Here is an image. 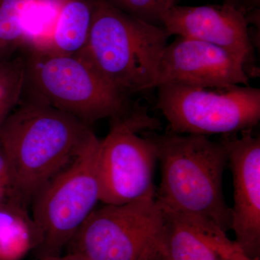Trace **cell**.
Listing matches in <instances>:
<instances>
[{"instance_id":"1","label":"cell","mask_w":260,"mask_h":260,"mask_svg":"<svg viewBox=\"0 0 260 260\" xmlns=\"http://www.w3.org/2000/svg\"><path fill=\"white\" fill-rule=\"evenodd\" d=\"M95 135L68 113L30 99L18 104L0 127V149L27 209Z\"/></svg>"},{"instance_id":"2","label":"cell","mask_w":260,"mask_h":260,"mask_svg":"<svg viewBox=\"0 0 260 260\" xmlns=\"http://www.w3.org/2000/svg\"><path fill=\"white\" fill-rule=\"evenodd\" d=\"M156 147L161 180L155 201L162 210L210 222L227 232L232 211L224 198L225 147L203 135L145 132Z\"/></svg>"},{"instance_id":"3","label":"cell","mask_w":260,"mask_h":260,"mask_svg":"<svg viewBox=\"0 0 260 260\" xmlns=\"http://www.w3.org/2000/svg\"><path fill=\"white\" fill-rule=\"evenodd\" d=\"M171 36L164 26L127 14L107 0H93L88 42L76 55L130 97L156 88L160 58Z\"/></svg>"},{"instance_id":"4","label":"cell","mask_w":260,"mask_h":260,"mask_svg":"<svg viewBox=\"0 0 260 260\" xmlns=\"http://www.w3.org/2000/svg\"><path fill=\"white\" fill-rule=\"evenodd\" d=\"M25 90L30 100L75 116L91 125L125 119L142 106L113 86L78 55L29 53Z\"/></svg>"},{"instance_id":"5","label":"cell","mask_w":260,"mask_h":260,"mask_svg":"<svg viewBox=\"0 0 260 260\" xmlns=\"http://www.w3.org/2000/svg\"><path fill=\"white\" fill-rule=\"evenodd\" d=\"M94 135L73 161L32 200V220L39 233V257L59 255L100 202Z\"/></svg>"},{"instance_id":"6","label":"cell","mask_w":260,"mask_h":260,"mask_svg":"<svg viewBox=\"0 0 260 260\" xmlns=\"http://www.w3.org/2000/svg\"><path fill=\"white\" fill-rule=\"evenodd\" d=\"M156 88L157 107L172 133L237 134L260 121V89L250 85L219 90L164 84Z\"/></svg>"},{"instance_id":"7","label":"cell","mask_w":260,"mask_h":260,"mask_svg":"<svg viewBox=\"0 0 260 260\" xmlns=\"http://www.w3.org/2000/svg\"><path fill=\"white\" fill-rule=\"evenodd\" d=\"M162 225L155 198L104 205L80 228L70 243L71 251L86 260H142L158 254Z\"/></svg>"},{"instance_id":"8","label":"cell","mask_w":260,"mask_h":260,"mask_svg":"<svg viewBox=\"0 0 260 260\" xmlns=\"http://www.w3.org/2000/svg\"><path fill=\"white\" fill-rule=\"evenodd\" d=\"M151 129L150 121L140 116L111 121L110 131L100 140L97 153L100 202L104 205L155 198L156 147L145 133Z\"/></svg>"},{"instance_id":"9","label":"cell","mask_w":260,"mask_h":260,"mask_svg":"<svg viewBox=\"0 0 260 260\" xmlns=\"http://www.w3.org/2000/svg\"><path fill=\"white\" fill-rule=\"evenodd\" d=\"M164 84L222 90L249 85V76L242 61L229 51L177 37L160 58L156 88Z\"/></svg>"},{"instance_id":"10","label":"cell","mask_w":260,"mask_h":260,"mask_svg":"<svg viewBox=\"0 0 260 260\" xmlns=\"http://www.w3.org/2000/svg\"><path fill=\"white\" fill-rule=\"evenodd\" d=\"M234 184L231 229L246 255L260 256V138L252 129L221 135Z\"/></svg>"},{"instance_id":"11","label":"cell","mask_w":260,"mask_h":260,"mask_svg":"<svg viewBox=\"0 0 260 260\" xmlns=\"http://www.w3.org/2000/svg\"><path fill=\"white\" fill-rule=\"evenodd\" d=\"M162 26L171 35L213 44L239 58L246 73L252 69L254 49L246 13L233 5H174L166 12Z\"/></svg>"},{"instance_id":"12","label":"cell","mask_w":260,"mask_h":260,"mask_svg":"<svg viewBox=\"0 0 260 260\" xmlns=\"http://www.w3.org/2000/svg\"><path fill=\"white\" fill-rule=\"evenodd\" d=\"M158 244L161 260H220L210 243L209 224L162 210Z\"/></svg>"},{"instance_id":"13","label":"cell","mask_w":260,"mask_h":260,"mask_svg":"<svg viewBox=\"0 0 260 260\" xmlns=\"http://www.w3.org/2000/svg\"><path fill=\"white\" fill-rule=\"evenodd\" d=\"M93 17V0H64L50 54L76 55L88 42Z\"/></svg>"},{"instance_id":"14","label":"cell","mask_w":260,"mask_h":260,"mask_svg":"<svg viewBox=\"0 0 260 260\" xmlns=\"http://www.w3.org/2000/svg\"><path fill=\"white\" fill-rule=\"evenodd\" d=\"M39 0H0V61L23 48L29 14Z\"/></svg>"},{"instance_id":"15","label":"cell","mask_w":260,"mask_h":260,"mask_svg":"<svg viewBox=\"0 0 260 260\" xmlns=\"http://www.w3.org/2000/svg\"><path fill=\"white\" fill-rule=\"evenodd\" d=\"M64 0H39L29 14L23 49L29 53H49L58 17Z\"/></svg>"},{"instance_id":"16","label":"cell","mask_w":260,"mask_h":260,"mask_svg":"<svg viewBox=\"0 0 260 260\" xmlns=\"http://www.w3.org/2000/svg\"><path fill=\"white\" fill-rule=\"evenodd\" d=\"M25 59L11 58L0 61V127L18 107L25 85Z\"/></svg>"},{"instance_id":"17","label":"cell","mask_w":260,"mask_h":260,"mask_svg":"<svg viewBox=\"0 0 260 260\" xmlns=\"http://www.w3.org/2000/svg\"><path fill=\"white\" fill-rule=\"evenodd\" d=\"M124 13L146 23L162 26V19L168 9L160 0H107Z\"/></svg>"},{"instance_id":"18","label":"cell","mask_w":260,"mask_h":260,"mask_svg":"<svg viewBox=\"0 0 260 260\" xmlns=\"http://www.w3.org/2000/svg\"><path fill=\"white\" fill-rule=\"evenodd\" d=\"M0 210H27L6 157L0 149Z\"/></svg>"},{"instance_id":"19","label":"cell","mask_w":260,"mask_h":260,"mask_svg":"<svg viewBox=\"0 0 260 260\" xmlns=\"http://www.w3.org/2000/svg\"><path fill=\"white\" fill-rule=\"evenodd\" d=\"M38 260H86L83 256L78 253L70 251L67 254H59V255L45 256L39 257Z\"/></svg>"},{"instance_id":"20","label":"cell","mask_w":260,"mask_h":260,"mask_svg":"<svg viewBox=\"0 0 260 260\" xmlns=\"http://www.w3.org/2000/svg\"><path fill=\"white\" fill-rule=\"evenodd\" d=\"M23 211H26V210H0V230L9 221L10 219L14 216L15 214Z\"/></svg>"},{"instance_id":"21","label":"cell","mask_w":260,"mask_h":260,"mask_svg":"<svg viewBox=\"0 0 260 260\" xmlns=\"http://www.w3.org/2000/svg\"><path fill=\"white\" fill-rule=\"evenodd\" d=\"M177 1L178 0H176V3ZM259 0H223V4L233 5L242 9V3H249L248 6L251 8L253 5H259Z\"/></svg>"},{"instance_id":"22","label":"cell","mask_w":260,"mask_h":260,"mask_svg":"<svg viewBox=\"0 0 260 260\" xmlns=\"http://www.w3.org/2000/svg\"><path fill=\"white\" fill-rule=\"evenodd\" d=\"M229 260H260L259 257L251 258L250 256L246 255L245 253L242 250L238 251Z\"/></svg>"},{"instance_id":"23","label":"cell","mask_w":260,"mask_h":260,"mask_svg":"<svg viewBox=\"0 0 260 260\" xmlns=\"http://www.w3.org/2000/svg\"><path fill=\"white\" fill-rule=\"evenodd\" d=\"M160 1L161 2L168 10L176 5V0H160Z\"/></svg>"},{"instance_id":"24","label":"cell","mask_w":260,"mask_h":260,"mask_svg":"<svg viewBox=\"0 0 260 260\" xmlns=\"http://www.w3.org/2000/svg\"><path fill=\"white\" fill-rule=\"evenodd\" d=\"M160 259V256H159L158 254H153V255H150L149 256H147V257L144 258V259L142 260H159Z\"/></svg>"},{"instance_id":"25","label":"cell","mask_w":260,"mask_h":260,"mask_svg":"<svg viewBox=\"0 0 260 260\" xmlns=\"http://www.w3.org/2000/svg\"><path fill=\"white\" fill-rule=\"evenodd\" d=\"M140 114H143V113H140ZM147 115H148V114H147ZM149 116H150V115H149ZM153 118H154V117H153ZM156 121H157V120H156ZM157 128H158V121H157ZM156 129H155V130H156ZM154 131H155V130H154Z\"/></svg>"}]
</instances>
